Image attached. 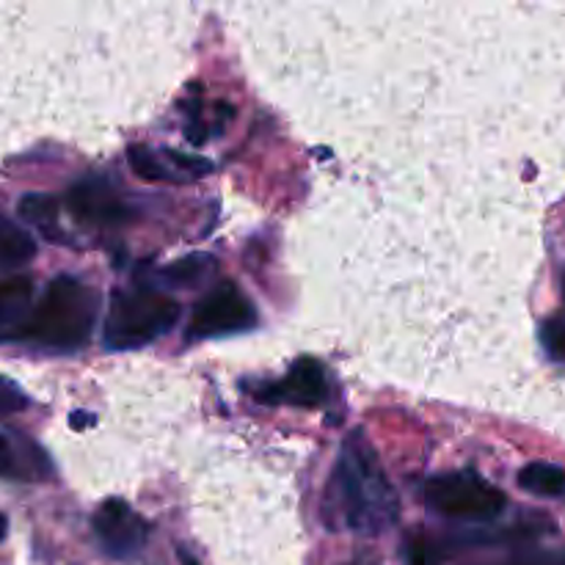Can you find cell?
<instances>
[{
    "mask_svg": "<svg viewBox=\"0 0 565 565\" xmlns=\"http://www.w3.org/2000/svg\"><path fill=\"white\" fill-rule=\"evenodd\" d=\"M400 499L365 433L343 442L323 497V519L332 530L381 535L398 521Z\"/></svg>",
    "mask_w": 565,
    "mask_h": 565,
    "instance_id": "obj_1",
    "label": "cell"
},
{
    "mask_svg": "<svg viewBox=\"0 0 565 565\" xmlns=\"http://www.w3.org/2000/svg\"><path fill=\"white\" fill-rule=\"evenodd\" d=\"M100 309V293L75 276L53 279L34 304L20 343L42 350L75 354L91 339Z\"/></svg>",
    "mask_w": 565,
    "mask_h": 565,
    "instance_id": "obj_2",
    "label": "cell"
},
{
    "mask_svg": "<svg viewBox=\"0 0 565 565\" xmlns=\"http://www.w3.org/2000/svg\"><path fill=\"white\" fill-rule=\"evenodd\" d=\"M180 320V304L155 287L117 290L108 301L102 343L111 350H133L155 343Z\"/></svg>",
    "mask_w": 565,
    "mask_h": 565,
    "instance_id": "obj_3",
    "label": "cell"
},
{
    "mask_svg": "<svg viewBox=\"0 0 565 565\" xmlns=\"http://www.w3.org/2000/svg\"><path fill=\"white\" fill-rule=\"evenodd\" d=\"M427 508L455 521H493L504 513L508 497L477 471H447L427 480Z\"/></svg>",
    "mask_w": 565,
    "mask_h": 565,
    "instance_id": "obj_4",
    "label": "cell"
},
{
    "mask_svg": "<svg viewBox=\"0 0 565 565\" xmlns=\"http://www.w3.org/2000/svg\"><path fill=\"white\" fill-rule=\"evenodd\" d=\"M257 326V309L243 290L232 282H221L196 304L188 334L194 339L227 337V334L249 332Z\"/></svg>",
    "mask_w": 565,
    "mask_h": 565,
    "instance_id": "obj_5",
    "label": "cell"
},
{
    "mask_svg": "<svg viewBox=\"0 0 565 565\" xmlns=\"http://www.w3.org/2000/svg\"><path fill=\"white\" fill-rule=\"evenodd\" d=\"M91 530H95V537L102 552L113 559L139 557L141 548L150 541V524L119 497L106 499L95 510Z\"/></svg>",
    "mask_w": 565,
    "mask_h": 565,
    "instance_id": "obj_6",
    "label": "cell"
},
{
    "mask_svg": "<svg viewBox=\"0 0 565 565\" xmlns=\"http://www.w3.org/2000/svg\"><path fill=\"white\" fill-rule=\"evenodd\" d=\"M257 400L262 403H284V405H301V409H317L326 400L328 383L326 370L320 361L315 359H298L290 367L287 376L282 381L265 383L257 389Z\"/></svg>",
    "mask_w": 565,
    "mask_h": 565,
    "instance_id": "obj_7",
    "label": "cell"
},
{
    "mask_svg": "<svg viewBox=\"0 0 565 565\" xmlns=\"http://www.w3.org/2000/svg\"><path fill=\"white\" fill-rule=\"evenodd\" d=\"M64 205H67V210L78 221L95 224V227H117V224H124L130 218V210L122 202V196L113 191L108 180L100 177L84 180V183L75 185Z\"/></svg>",
    "mask_w": 565,
    "mask_h": 565,
    "instance_id": "obj_8",
    "label": "cell"
},
{
    "mask_svg": "<svg viewBox=\"0 0 565 565\" xmlns=\"http://www.w3.org/2000/svg\"><path fill=\"white\" fill-rule=\"evenodd\" d=\"M53 477V464L45 449L25 436L0 431V480L45 482Z\"/></svg>",
    "mask_w": 565,
    "mask_h": 565,
    "instance_id": "obj_9",
    "label": "cell"
},
{
    "mask_svg": "<svg viewBox=\"0 0 565 565\" xmlns=\"http://www.w3.org/2000/svg\"><path fill=\"white\" fill-rule=\"evenodd\" d=\"M36 287L31 276L0 279V343L23 337L36 304Z\"/></svg>",
    "mask_w": 565,
    "mask_h": 565,
    "instance_id": "obj_10",
    "label": "cell"
},
{
    "mask_svg": "<svg viewBox=\"0 0 565 565\" xmlns=\"http://www.w3.org/2000/svg\"><path fill=\"white\" fill-rule=\"evenodd\" d=\"M20 216L29 224H34L45 238L51 240H67L64 235L62 221V205H58L56 196H42V194H29L23 202H20Z\"/></svg>",
    "mask_w": 565,
    "mask_h": 565,
    "instance_id": "obj_11",
    "label": "cell"
},
{
    "mask_svg": "<svg viewBox=\"0 0 565 565\" xmlns=\"http://www.w3.org/2000/svg\"><path fill=\"white\" fill-rule=\"evenodd\" d=\"M218 262L213 260L210 254H191L183 257V260L172 262L161 271V282L166 287H180V290H188V287H199L205 284L207 279L216 273Z\"/></svg>",
    "mask_w": 565,
    "mask_h": 565,
    "instance_id": "obj_12",
    "label": "cell"
},
{
    "mask_svg": "<svg viewBox=\"0 0 565 565\" xmlns=\"http://www.w3.org/2000/svg\"><path fill=\"white\" fill-rule=\"evenodd\" d=\"M36 243L23 227H18L14 221L0 218V271H9V268L25 265L29 260H34Z\"/></svg>",
    "mask_w": 565,
    "mask_h": 565,
    "instance_id": "obj_13",
    "label": "cell"
},
{
    "mask_svg": "<svg viewBox=\"0 0 565 565\" xmlns=\"http://www.w3.org/2000/svg\"><path fill=\"white\" fill-rule=\"evenodd\" d=\"M519 486L535 497H559L565 491V471L554 464H526L519 471Z\"/></svg>",
    "mask_w": 565,
    "mask_h": 565,
    "instance_id": "obj_14",
    "label": "cell"
},
{
    "mask_svg": "<svg viewBox=\"0 0 565 565\" xmlns=\"http://www.w3.org/2000/svg\"><path fill=\"white\" fill-rule=\"evenodd\" d=\"M128 163L141 180H150V183H169V180H183L172 169V163L166 161V155H157L155 150H146V146H130L128 150Z\"/></svg>",
    "mask_w": 565,
    "mask_h": 565,
    "instance_id": "obj_15",
    "label": "cell"
},
{
    "mask_svg": "<svg viewBox=\"0 0 565 565\" xmlns=\"http://www.w3.org/2000/svg\"><path fill=\"white\" fill-rule=\"evenodd\" d=\"M541 343L552 359H565V317H552L541 326Z\"/></svg>",
    "mask_w": 565,
    "mask_h": 565,
    "instance_id": "obj_16",
    "label": "cell"
},
{
    "mask_svg": "<svg viewBox=\"0 0 565 565\" xmlns=\"http://www.w3.org/2000/svg\"><path fill=\"white\" fill-rule=\"evenodd\" d=\"M23 409H29V394H25L14 381L0 376V416L18 414V411Z\"/></svg>",
    "mask_w": 565,
    "mask_h": 565,
    "instance_id": "obj_17",
    "label": "cell"
},
{
    "mask_svg": "<svg viewBox=\"0 0 565 565\" xmlns=\"http://www.w3.org/2000/svg\"><path fill=\"white\" fill-rule=\"evenodd\" d=\"M499 565H565V552H537L524 554V557H513L508 563Z\"/></svg>",
    "mask_w": 565,
    "mask_h": 565,
    "instance_id": "obj_18",
    "label": "cell"
},
{
    "mask_svg": "<svg viewBox=\"0 0 565 565\" xmlns=\"http://www.w3.org/2000/svg\"><path fill=\"white\" fill-rule=\"evenodd\" d=\"M7 532H9V521H7V515L0 513V541L7 537Z\"/></svg>",
    "mask_w": 565,
    "mask_h": 565,
    "instance_id": "obj_19",
    "label": "cell"
},
{
    "mask_svg": "<svg viewBox=\"0 0 565 565\" xmlns=\"http://www.w3.org/2000/svg\"><path fill=\"white\" fill-rule=\"evenodd\" d=\"M345 565H378V563H376V559H365V557H361V559H354V563H345Z\"/></svg>",
    "mask_w": 565,
    "mask_h": 565,
    "instance_id": "obj_20",
    "label": "cell"
},
{
    "mask_svg": "<svg viewBox=\"0 0 565 565\" xmlns=\"http://www.w3.org/2000/svg\"><path fill=\"white\" fill-rule=\"evenodd\" d=\"M563 301H565V273H563Z\"/></svg>",
    "mask_w": 565,
    "mask_h": 565,
    "instance_id": "obj_21",
    "label": "cell"
}]
</instances>
